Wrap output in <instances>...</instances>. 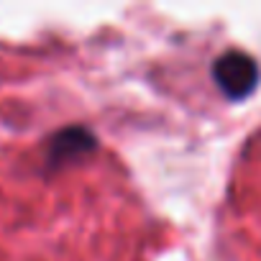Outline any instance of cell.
Returning <instances> with one entry per match:
<instances>
[{"mask_svg":"<svg viewBox=\"0 0 261 261\" xmlns=\"http://www.w3.org/2000/svg\"><path fill=\"white\" fill-rule=\"evenodd\" d=\"M97 146L92 130L85 128V125H67L62 130L49 139V146H46V164L51 169L57 167H64L74 159H82L87 154H92Z\"/></svg>","mask_w":261,"mask_h":261,"instance_id":"cell-2","label":"cell"},{"mask_svg":"<svg viewBox=\"0 0 261 261\" xmlns=\"http://www.w3.org/2000/svg\"><path fill=\"white\" fill-rule=\"evenodd\" d=\"M258 64L241 49H228L213 62V82L228 100H246L258 87Z\"/></svg>","mask_w":261,"mask_h":261,"instance_id":"cell-1","label":"cell"}]
</instances>
